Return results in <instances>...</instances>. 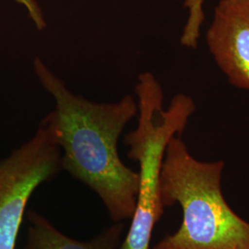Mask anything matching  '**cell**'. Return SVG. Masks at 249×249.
Segmentation results:
<instances>
[{
	"label": "cell",
	"instance_id": "cell-1",
	"mask_svg": "<svg viewBox=\"0 0 249 249\" xmlns=\"http://www.w3.org/2000/svg\"><path fill=\"white\" fill-rule=\"evenodd\" d=\"M41 86L54 108L45 116L61 151V167L94 191L115 223L131 219L140 175L119 157L118 140L138 115V104L126 94L116 103H96L76 94L42 58L34 60Z\"/></svg>",
	"mask_w": 249,
	"mask_h": 249
},
{
	"label": "cell",
	"instance_id": "cell-2",
	"mask_svg": "<svg viewBox=\"0 0 249 249\" xmlns=\"http://www.w3.org/2000/svg\"><path fill=\"white\" fill-rule=\"evenodd\" d=\"M223 160L196 159L180 136L166 146L160 174L163 207L179 204L178 231L151 249H249V223L226 202L222 189Z\"/></svg>",
	"mask_w": 249,
	"mask_h": 249
},
{
	"label": "cell",
	"instance_id": "cell-3",
	"mask_svg": "<svg viewBox=\"0 0 249 249\" xmlns=\"http://www.w3.org/2000/svg\"><path fill=\"white\" fill-rule=\"evenodd\" d=\"M138 124L125 135L127 156L140 165V187L131 224L118 249H151L152 231L163 213L160 174L166 146L184 132L196 111L194 100L184 93L163 107V90L151 72H143L136 85Z\"/></svg>",
	"mask_w": 249,
	"mask_h": 249
},
{
	"label": "cell",
	"instance_id": "cell-4",
	"mask_svg": "<svg viewBox=\"0 0 249 249\" xmlns=\"http://www.w3.org/2000/svg\"><path fill=\"white\" fill-rule=\"evenodd\" d=\"M60 170L61 151L45 119L27 142L0 160V249H15L30 196Z\"/></svg>",
	"mask_w": 249,
	"mask_h": 249
},
{
	"label": "cell",
	"instance_id": "cell-5",
	"mask_svg": "<svg viewBox=\"0 0 249 249\" xmlns=\"http://www.w3.org/2000/svg\"><path fill=\"white\" fill-rule=\"evenodd\" d=\"M206 43L231 85L249 90V0H220Z\"/></svg>",
	"mask_w": 249,
	"mask_h": 249
},
{
	"label": "cell",
	"instance_id": "cell-6",
	"mask_svg": "<svg viewBox=\"0 0 249 249\" xmlns=\"http://www.w3.org/2000/svg\"><path fill=\"white\" fill-rule=\"evenodd\" d=\"M27 217L29 229L24 249H118L122 243V222L114 223L90 240L80 241L57 230L35 211H30Z\"/></svg>",
	"mask_w": 249,
	"mask_h": 249
},
{
	"label": "cell",
	"instance_id": "cell-7",
	"mask_svg": "<svg viewBox=\"0 0 249 249\" xmlns=\"http://www.w3.org/2000/svg\"><path fill=\"white\" fill-rule=\"evenodd\" d=\"M205 0H185L184 8L187 9V22L180 37V43L189 49H196L201 36V27L204 21Z\"/></svg>",
	"mask_w": 249,
	"mask_h": 249
},
{
	"label": "cell",
	"instance_id": "cell-8",
	"mask_svg": "<svg viewBox=\"0 0 249 249\" xmlns=\"http://www.w3.org/2000/svg\"><path fill=\"white\" fill-rule=\"evenodd\" d=\"M18 4L23 6L27 9L31 18L33 19L35 25L39 31L44 30L46 27L45 17L43 14V11L39 7L38 3L36 0H14Z\"/></svg>",
	"mask_w": 249,
	"mask_h": 249
}]
</instances>
